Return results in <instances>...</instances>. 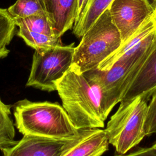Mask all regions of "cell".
Returning <instances> with one entry per match:
<instances>
[{
	"instance_id": "cell-1",
	"label": "cell",
	"mask_w": 156,
	"mask_h": 156,
	"mask_svg": "<svg viewBox=\"0 0 156 156\" xmlns=\"http://www.w3.org/2000/svg\"><path fill=\"white\" fill-rule=\"evenodd\" d=\"M155 31L136 48L122 55L109 69H94L83 73L99 98L105 120L114 107L121 102L144 63Z\"/></svg>"
},
{
	"instance_id": "cell-2",
	"label": "cell",
	"mask_w": 156,
	"mask_h": 156,
	"mask_svg": "<svg viewBox=\"0 0 156 156\" xmlns=\"http://www.w3.org/2000/svg\"><path fill=\"white\" fill-rule=\"evenodd\" d=\"M63 108L78 129L103 128L104 119L99 98L77 67L71 66L56 85Z\"/></svg>"
},
{
	"instance_id": "cell-3",
	"label": "cell",
	"mask_w": 156,
	"mask_h": 156,
	"mask_svg": "<svg viewBox=\"0 0 156 156\" xmlns=\"http://www.w3.org/2000/svg\"><path fill=\"white\" fill-rule=\"evenodd\" d=\"M13 115L15 126L23 135L72 139L82 131L74 126L66 110L58 103L21 100L16 103Z\"/></svg>"
},
{
	"instance_id": "cell-4",
	"label": "cell",
	"mask_w": 156,
	"mask_h": 156,
	"mask_svg": "<svg viewBox=\"0 0 156 156\" xmlns=\"http://www.w3.org/2000/svg\"><path fill=\"white\" fill-rule=\"evenodd\" d=\"M120 33L108 8L84 34L75 47L73 64L84 73L96 69L122 44Z\"/></svg>"
},
{
	"instance_id": "cell-5",
	"label": "cell",
	"mask_w": 156,
	"mask_h": 156,
	"mask_svg": "<svg viewBox=\"0 0 156 156\" xmlns=\"http://www.w3.org/2000/svg\"><path fill=\"white\" fill-rule=\"evenodd\" d=\"M118 110L110 117L104 129L109 144L115 154H126L147 136L146 122L147 101L141 96L121 101Z\"/></svg>"
},
{
	"instance_id": "cell-6",
	"label": "cell",
	"mask_w": 156,
	"mask_h": 156,
	"mask_svg": "<svg viewBox=\"0 0 156 156\" xmlns=\"http://www.w3.org/2000/svg\"><path fill=\"white\" fill-rule=\"evenodd\" d=\"M74 50L72 43L35 51L26 86L47 91L56 90L57 83L73 63Z\"/></svg>"
},
{
	"instance_id": "cell-7",
	"label": "cell",
	"mask_w": 156,
	"mask_h": 156,
	"mask_svg": "<svg viewBox=\"0 0 156 156\" xmlns=\"http://www.w3.org/2000/svg\"><path fill=\"white\" fill-rule=\"evenodd\" d=\"M91 129H82L80 135L72 139L24 135L15 145L1 150L3 156H64Z\"/></svg>"
},
{
	"instance_id": "cell-8",
	"label": "cell",
	"mask_w": 156,
	"mask_h": 156,
	"mask_svg": "<svg viewBox=\"0 0 156 156\" xmlns=\"http://www.w3.org/2000/svg\"><path fill=\"white\" fill-rule=\"evenodd\" d=\"M108 9L120 33L122 43L156 13L148 0H113Z\"/></svg>"
},
{
	"instance_id": "cell-9",
	"label": "cell",
	"mask_w": 156,
	"mask_h": 156,
	"mask_svg": "<svg viewBox=\"0 0 156 156\" xmlns=\"http://www.w3.org/2000/svg\"><path fill=\"white\" fill-rule=\"evenodd\" d=\"M155 91L156 29L148 54L121 101H128L141 96L148 101Z\"/></svg>"
},
{
	"instance_id": "cell-10",
	"label": "cell",
	"mask_w": 156,
	"mask_h": 156,
	"mask_svg": "<svg viewBox=\"0 0 156 156\" xmlns=\"http://www.w3.org/2000/svg\"><path fill=\"white\" fill-rule=\"evenodd\" d=\"M46 12L59 38L74 24L77 0H44Z\"/></svg>"
},
{
	"instance_id": "cell-11",
	"label": "cell",
	"mask_w": 156,
	"mask_h": 156,
	"mask_svg": "<svg viewBox=\"0 0 156 156\" xmlns=\"http://www.w3.org/2000/svg\"><path fill=\"white\" fill-rule=\"evenodd\" d=\"M108 146L105 130L93 128L64 156H101L108 151Z\"/></svg>"
},
{
	"instance_id": "cell-12",
	"label": "cell",
	"mask_w": 156,
	"mask_h": 156,
	"mask_svg": "<svg viewBox=\"0 0 156 156\" xmlns=\"http://www.w3.org/2000/svg\"><path fill=\"white\" fill-rule=\"evenodd\" d=\"M156 29V13L147 19L141 27L109 57L103 61L96 69L107 70L109 69L122 55L141 43L146 38Z\"/></svg>"
},
{
	"instance_id": "cell-13",
	"label": "cell",
	"mask_w": 156,
	"mask_h": 156,
	"mask_svg": "<svg viewBox=\"0 0 156 156\" xmlns=\"http://www.w3.org/2000/svg\"><path fill=\"white\" fill-rule=\"evenodd\" d=\"M113 0H87L77 23L74 25L73 32L80 38L90 29L101 14L108 8Z\"/></svg>"
},
{
	"instance_id": "cell-14",
	"label": "cell",
	"mask_w": 156,
	"mask_h": 156,
	"mask_svg": "<svg viewBox=\"0 0 156 156\" xmlns=\"http://www.w3.org/2000/svg\"><path fill=\"white\" fill-rule=\"evenodd\" d=\"M13 18L19 29L57 37L47 14L34 15L26 18L13 17Z\"/></svg>"
},
{
	"instance_id": "cell-15",
	"label": "cell",
	"mask_w": 156,
	"mask_h": 156,
	"mask_svg": "<svg viewBox=\"0 0 156 156\" xmlns=\"http://www.w3.org/2000/svg\"><path fill=\"white\" fill-rule=\"evenodd\" d=\"M11 105L4 104L0 99V149L15 145V130L10 118Z\"/></svg>"
},
{
	"instance_id": "cell-16",
	"label": "cell",
	"mask_w": 156,
	"mask_h": 156,
	"mask_svg": "<svg viewBox=\"0 0 156 156\" xmlns=\"http://www.w3.org/2000/svg\"><path fill=\"white\" fill-rule=\"evenodd\" d=\"M7 10L12 17L18 18L47 14L44 0H17Z\"/></svg>"
},
{
	"instance_id": "cell-17",
	"label": "cell",
	"mask_w": 156,
	"mask_h": 156,
	"mask_svg": "<svg viewBox=\"0 0 156 156\" xmlns=\"http://www.w3.org/2000/svg\"><path fill=\"white\" fill-rule=\"evenodd\" d=\"M18 35L35 51H41L62 44L60 38L19 29Z\"/></svg>"
},
{
	"instance_id": "cell-18",
	"label": "cell",
	"mask_w": 156,
	"mask_h": 156,
	"mask_svg": "<svg viewBox=\"0 0 156 156\" xmlns=\"http://www.w3.org/2000/svg\"><path fill=\"white\" fill-rule=\"evenodd\" d=\"M15 26L7 9L0 8V59L7 57L9 53L7 46L13 38Z\"/></svg>"
},
{
	"instance_id": "cell-19",
	"label": "cell",
	"mask_w": 156,
	"mask_h": 156,
	"mask_svg": "<svg viewBox=\"0 0 156 156\" xmlns=\"http://www.w3.org/2000/svg\"><path fill=\"white\" fill-rule=\"evenodd\" d=\"M146 135L156 133V91L148 104V113L146 122Z\"/></svg>"
},
{
	"instance_id": "cell-20",
	"label": "cell",
	"mask_w": 156,
	"mask_h": 156,
	"mask_svg": "<svg viewBox=\"0 0 156 156\" xmlns=\"http://www.w3.org/2000/svg\"><path fill=\"white\" fill-rule=\"evenodd\" d=\"M115 156H156V148L153 146L138 147L131 152L122 155L115 154Z\"/></svg>"
},
{
	"instance_id": "cell-21",
	"label": "cell",
	"mask_w": 156,
	"mask_h": 156,
	"mask_svg": "<svg viewBox=\"0 0 156 156\" xmlns=\"http://www.w3.org/2000/svg\"><path fill=\"white\" fill-rule=\"evenodd\" d=\"M87 0H77L76 17V20H75L74 25H75L77 23L78 20L80 18V16L82 11L83 10L84 7L87 4Z\"/></svg>"
},
{
	"instance_id": "cell-22",
	"label": "cell",
	"mask_w": 156,
	"mask_h": 156,
	"mask_svg": "<svg viewBox=\"0 0 156 156\" xmlns=\"http://www.w3.org/2000/svg\"><path fill=\"white\" fill-rule=\"evenodd\" d=\"M151 4H152V5L153 6L154 9H155V10L156 12V0H153V1L151 3Z\"/></svg>"
},
{
	"instance_id": "cell-23",
	"label": "cell",
	"mask_w": 156,
	"mask_h": 156,
	"mask_svg": "<svg viewBox=\"0 0 156 156\" xmlns=\"http://www.w3.org/2000/svg\"><path fill=\"white\" fill-rule=\"evenodd\" d=\"M152 146H153L154 147H155V148H156V142Z\"/></svg>"
},
{
	"instance_id": "cell-24",
	"label": "cell",
	"mask_w": 156,
	"mask_h": 156,
	"mask_svg": "<svg viewBox=\"0 0 156 156\" xmlns=\"http://www.w3.org/2000/svg\"></svg>"
}]
</instances>
